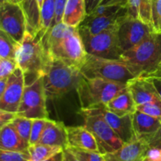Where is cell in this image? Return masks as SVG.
Returning <instances> with one entry per match:
<instances>
[{
	"mask_svg": "<svg viewBox=\"0 0 161 161\" xmlns=\"http://www.w3.org/2000/svg\"><path fill=\"white\" fill-rule=\"evenodd\" d=\"M42 39L52 58L71 67L81 69L87 53L78 27H71L61 22L52 26L42 36Z\"/></svg>",
	"mask_w": 161,
	"mask_h": 161,
	"instance_id": "6da1fadb",
	"label": "cell"
},
{
	"mask_svg": "<svg viewBox=\"0 0 161 161\" xmlns=\"http://www.w3.org/2000/svg\"><path fill=\"white\" fill-rule=\"evenodd\" d=\"M17 61L25 75V85L45 76L50 65V55L39 33L32 35L26 31L17 53Z\"/></svg>",
	"mask_w": 161,
	"mask_h": 161,
	"instance_id": "7a4b0ae2",
	"label": "cell"
},
{
	"mask_svg": "<svg viewBox=\"0 0 161 161\" xmlns=\"http://www.w3.org/2000/svg\"><path fill=\"white\" fill-rule=\"evenodd\" d=\"M120 60L132 66L140 76L149 78L161 67V33L153 32L142 42L124 51Z\"/></svg>",
	"mask_w": 161,
	"mask_h": 161,
	"instance_id": "3957f363",
	"label": "cell"
},
{
	"mask_svg": "<svg viewBox=\"0 0 161 161\" xmlns=\"http://www.w3.org/2000/svg\"><path fill=\"white\" fill-rule=\"evenodd\" d=\"M83 75L80 69L64 64L50 56V63L43 77L47 99H58L76 90Z\"/></svg>",
	"mask_w": 161,
	"mask_h": 161,
	"instance_id": "277c9868",
	"label": "cell"
},
{
	"mask_svg": "<svg viewBox=\"0 0 161 161\" xmlns=\"http://www.w3.org/2000/svg\"><path fill=\"white\" fill-rule=\"evenodd\" d=\"M80 71L86 78H101L125 84L140 76L132 66L121 60L107 59L88 53Z\"/></svg>",
	"mask_w": 161,
	"mask_h": 161,
	"instance_id": "5b68a950",
	"label": "cell"
},
{
	"mask_svg": "<svg viewBox=\"0 0 161 161\" xmlns=\"http://www.w3.org/2000/svg\"><path fill=\"white\" fill-rule=\"evenodd\" d=\"M127 84L101 78L83 77L76 91L82 108L106 105L115 96L127 88Z\"/></svg>",
	"mask_w": 161,
	"mask_h": 161,
	"instance_id": "8992f818",
	"label": "cell"
},
{
	"mask_svg": "<svg viewBox=\"0 0 161 161\" xmlns=\"http://www.w3.org/2000/svg\"><path fill=\"white\" fill-rule=\"evenodd\" d=\"M78 114L83 118V126L95 138L100 153H111L124 146V142L100 115L89 113L83 108L79 110Z\"/></svg>",
	"mask_w": 161,
	"mask_h": 161,
	"instance_id": "52a82bcc",
	"label": "cell"
},
{
	"mask_svg": "<svg viewBox=\"0 0 161 161\" xmlns=\"http://www.w3.org/2000/svg\"><path fill=\"white\" fill-rule=\"evenodd\" d=\"M47 100L43 78H39L31 84L25 85L17 112V116L31 119H48Z\"/></svg>",
	"mask_w": 161,
	"mask_h": 161,
	"instance_id": "ba28073f",
	"label": "cell"
},
{
	"mask_svg": "<svg viewBox=\"0 0 161 161\" xmlns=\"http://www.w3.org/2000/svg\"><path fill=\"white\" fill-rule=\"evenodd\" d=\"M118 29H110L95 35L80 32L88 54L107 59L120 60L123 50L118 40Z\"/></svg>",
	"mask_w": 161,
	"mask_h": 161,
	"instance_id": "9c48e42d",
	"label": "cell"
},
{
	"mask_svg": "<svg viewBox=\"0 0 161 161\" xmlns=\"http://www.w3.org/2000/svg\"><path fill=\"white\" fill-rule=\"evenodd\" d=\"M0 30L21 43L27 31V21L20 5L9 1L0 4Z\"/></svg>",
	"mask_w": 161,
	"mask_h": 161,
	"instance_id": "30bf717a",
	"label": "cell"
},
{
	"mask_svg": "<svg viewBox=\"0 0 161 161\" xmlns=\"http://www.w3.org/2000/svg\"><path fill=\"white\" fill-rule=\"evenodd\" d=\"M155 32L152 26L127 15L118 28V40L119 47L124 51L134 48Z\"/></svg>",
	"mask_w": 161,
	"mask_h": 161,
	"instance_id": "8fae6325",
	"label": "cell"
},
{
	"mask_svg": "<svg viewBox=\"0 0 161 161\" xmlns=\"http://www.w3.org/2000/svg\"><path fill=\"white\" fill-rule=\"evenodd\" d=\"M25 86V75L21 69L18 67L8 78L6 89L0 95V109L17 113Z\"/></svg>",
	"mask_w": 161,
	"mask_h": 161,
	"instance_id": "7c38bea8",
	"label": "cell"
},
{
	"mask_svg": "<svg viewBox=\"0 0 161 161\" xmlns=\"http://www.w3.org/2000/svg\"><path fill=\"white\" fill-rule=\"evenodd\" d=\"M83 109L86 110L89 113L100 115L117 134L124 144L136 139L132 124V115L119 116L110 112L105 105Z\"/></svg>",
	"mask_w": 161,
	"mask_h": 161,
	"instance_id": "4fadbf2b",
	"label": "cell"
},
{
	"mask_svg": "<svg viewBox=\"0 0 161 161\" xmlns=\"http://www.w3.org/2000/svg\"><path fill=\"white\" fill-rule=\"evenodd\" d=\"M127 15V7L125 6L114 14L97 17L86 16L83 23L78 27L79 31L89 35H95L106 30L118 29L121 22Z\"/></svg>",
	"mask_w": 161,
	"mask_h": 161,
	"instance_id": "5bb4252c",
	"label": "cell"
},
{
	"mask_svg": "<svg viewBox=\"0 0 161 161\" xmlns=\"http://www.w3.org/2000/svg\"><path fill=\"white\" fill-rule=\"evenodd\" d=\"M127 86L137 106L161 101L160 94L151 78L137 77L127 82Z\"/></svg>",
	"mask_w": 161,
	"mask_h": 161,
	"instance_id": "9a60e30c",
	"label": "cell"
},
{
	"mask_svg": "<svg viewBox=\"0 0 161 161\" xmlns=\"http://www.w3.org/2000/svg\"><path fill=\"white\" fill-rule=\"evenodd\" d=\"M149 146L146 142L135 139L125 143L120 149L104 155L105 161H138L146 156Z\"/></svg>",
	"mask_w": 161,
	"mask_h": 161,
	"instance_id": "2e32d148",
	"label": "cell"
},
{
	"mask_svg": "<svg viewBox=\"0 0 161 161\" xmlns=\"http://www.w3.org/2000/svg\"><path fill=\"white\" fill-rule=\"evenodd\" d=\"M132 124L137 139L144 140L147 142L161 127V118L154 117L136 110L132 114Z\"/></svg>",
	"mask_w": 161,
	"mask_h": 161,
	"instance_id": "e0dca14e",
	"label": "cell"
},
{
	"mask_svg": "<svg viewBox=\"0 0 161 161\" xmlns=\"http://www.w3.org/2000/svg\"><path fill=\"white\" fill-rule=\"evenodd\" d=\"M66 129L69 147L100 153L95 138L84 126L66 127Z\"/></svg>",
	"mask_w": 161,
	"mask_h": 161,
	"instance_id": "ac0fdd59",
	"label": "cell"
},
{
	"mask_svg": "<svg viewBox=\"0 0 161 161\" xmlns=\"http://www.w3.org/2000/svg\"><path fill=\"white\" fill-rule=\"evenodd\" d=\"M38 143L58 146L63 149L69 147L67 129L62 122L51 120L49 119L45 129Z\"/></svg>",
	"mask_w": 161,
	"mask_h": 161,
	"instance_id": "d6986e66",
	"label": "cell"
},
{
	"mask_svg": "<svg viewBox=\"0 0 161 161\" xmlns=\"http://www.w3.org/2000/svg\"><path fill=\"white\" fill-rule=\"evenodd\" d=\"M29 144L17 133L12 124H9L1 127L0 130V149L9 151H27Z\"/></svg>",
	"mask_w": 161,
	"mask_h": 161,
	"instance_id": "ffe728a7",
	"label": "cell"
},
{
	"mask_svg": "<svg viewBox=\"0 0 161 161\" xmlns=\"http://www.w3.org/2000/svg\"><path fill=\"white\" fill-rule=\"evenodd\" d=\"M11 3L20 5L26 17L27 31L32 35L40 31L41 11L37 0H8Z\"/></svg>",
	"mask_w": 161,
	"mask_h": 161,
	"instance_id": "44dd1931",
	"label": "cell"
},
{
	"mask_svg": "<svg viewBox=\"0 0 161 161\" xmlns=\"http://www.w3.org/2000/svg\"><path fill=\"white\" fill-rule=\"evenodd\" d=\"M105 107L110 112L119 116L132 115L137 110V105L127 86L115 96Z\"/></svg>",
	"mask_w": 161,
	"mask_h": 161,
	"instance_id": "7402d4cb",
	"label": "cell"
},
{
	"mask_svg": "<svg viewBox=\"0 0 161 161\" xmlns=\"http://www.w3.org/2000/svg\"><path fill=\"white\" fill-rule=\"evenodd\" d=\"M86 15V0H68L61 22L77 28L83 23Z\"/></svg>",
	"mask_w": 161,
	"mask_h": 161,
	"instance_id": "603a6c76",
	"label": "cell"
},
{
	"mask_svg": "<svg viewBox=\"0 0 161 161\" xmlns=\"http://www.w3.org/2000/svg\"><path fill=\"white\" fill-rule=\"evenodd\" d=\"M28 151L30 155L29 161H44L49 160L59 153L62 152L63 149L58 146L36 143L29 145Z\"/></svg>",
	"mask_w": 161,
	"mask_h": 161,
	"instance_id": "cb8c5ba5",
	"label": "cell"
},
{
	"mask_svg": "<svg viewBox=\"0 0 161 161\" xmlns=\"http://www.w3.org/2000/svg\"><path fill=\"white\" fill-rule=\"evenodd\" d=\"M20 47V42H17L7 33L0 30V58L17 60Z\"/></svg>",
	"mask_w": 161,
	"mask_h": 161,
	"instance_id": "d4e9b609",
	"label": "cell"
},
{
	"mask_svg": "<svg viewBox=\"0 0 161 161\" xmlns=\"http://www.w3.org/2000/svg\"><path fill=\"white\" fill-rule=\"evenodd\" d=\"M56 9V0H44L41 9V24L39 34L42 36L52 27Z\"/></svg>",
	"mask_w": 161,
	"mask_h": 161,
	"instance_id": "484cf974",
	"label": "cell"
},
{
	"mask_svg": "<svg viewBox=\"0 0 161 161\" xmlns=\"http://www.w3.org/2000/svg\"><path fill=\"white\" fill-rule=\"evenodd\" d=\"M11 124L15 128L17 133L22 137V138L29 144L31 125H32V119L17 116L14 119V121L11 123Z\"/></svg>",
	"mask_w": 161,
	"mask_h": 161,
	"instance_id": "4316f807",
	"label": "cell"
},
{
	"mask_svg": "<svg viewBox=\"0 0 161 161\" xmlns=\"http://www.w3.org/2000/svg\"><path fill=\"white\" fill-rule=\"evenodd\" d=\"M48 119H32L31 135H30L29 145L36 144L40 140L42 134L45 129Z\"/></svg>",
	"mask_w": 161,
	"mask_h": 161,
	"instance_id": "83f0119b",
	"label": "cell"
},
{
	"mask_svg": "<svg viewBox=\"0 0 161 161\" xmlns=\"http://www.w3.org/2000/svg\"><path fill=\"white\" fill-rule=\"evenodd\" d=\"M28 151H9L0 149V161H29Z\"/></svg>",
	"mask_w": 161,
	"mask_h": 161,
	"instance_id": "f1b7e54d",
	"label": "cell"
},
{
	"mask_svg": "<svg viewBox=\"0 0 161 161\" xmlns=\"http://www.w3.org/2000/svg\"><path fill=\"white\" fill-rule=\"evenodd\" d=\"M18 67L17 60L0 58V79H8Z\"/></svg>",
	"mask_w": 161,
	"mask_h": 161,
	"instance_id": "f546056e",
	"label": "cell"
},
{
	"mask_svg": "<svg viewBox=\"0 0 161 161\" xmlns=\"http://www.w3.org/2000/svg\"><path fill=\"white\" fill-rule=\"evenodd\" d=\"M69 148L81 161H105L104 155L100 153L84 150L74 147Z\"/></svg>",
	"mask_w": 161,
	"mask_h": 161,
	"instance_id": "4dcf8cb0",
	"label": "cell"
},
{
	"mask_svg": "<svg viewBox=\"0 0 161 161\" xmlns=\"http://www.w3.org/2000/svg\"><path fill=\"white\" fill-rule=\"evenodd\" d=\"M138 18L144 23L152 26V0L140 1Z\"/></svg>",
	"mask_w": 161,
	"mask_h": 161,
	"instance_id": "1f68e13d",
	"label": "cell"
},
{
	"mask_svg": "<svg viewBox=\"0 0 161 161\" xmlns=\"http://www.w3.org/2000/svg\"><path fill=\"white\" fill-rule=\"evenodd\" d=\"M152 26L155 32L161 33V0H152Z\"/></svg>",
	"mask_w": 161,
	"mask_h": 161,
	"instance_id": "d6a6232c",
	"label": "cell"
},
{
	"mask_svg": "<svg viewBox=\"0 0 161 161\" xmlns=\"http://www.w3.org/2000/svg\"><path fill=\"white\" fill-rule=\"evenodd\" d=\"M137 110L154 117L161 118V101L138 105Z\"/></svg>",
	"mask_w": 161,
	"mask_h": 161,
	"instance_id": "836d02e7",
	"label": "cell"
},
{
	"mask_svg": "<svg viewBox=\"0 0 161 161\" xmlns=\"http://www.w3.org/2000/svg\"><path fill=\"white\" fill-rule=\"evenodd\" d=\"M123 7L125 6H102V5H99L91 14L86 16H89L91 17H101V16L105 15H110V14H114L117 13L118 11Z\"/></svg>",
	"mask_w": 161,
	"mask_h": 161,
	"instance_id": "e575fe53",
	"label": "cell"
},
{
	"mask_svg": "<svg viewBox=\"0 0 161 161\" xmlns=\"http://www.w3.org/2000/svg\"><path fill=\"white\" fill-rule=\"evenodd\" d=\"M68 0H56V9H55V16L53 19L52 26L61 23L62 21L63 14H64V7Z\"/></svg>",
	"mask_w": 161,
	"mask_h": 161,
	"instance_id": "d590c367",
	"label": "cell"
},
{
	"mask_svg": "<svg viewBox=\"0 0 161 161\" xmlns=\"http://www.w3.org/2000/svg\"><path fill=\"white\" fill-rule=\"evenodd\" d=\"M140 1L141 0H128V2H127V14H128V16L134 17V18H138Z\"/></svg>",
	"mask_w": 161,
	"mask_h": 161,
	"instance_id": "8d00e7d4",
	"label": "cell"
},
{
	"mask_svg": "<svg viewBox=\"0 0 161 161\" xmlns=\"http://www.w3.org/2000/svg\"><path fill=\"white\" fill-rule=\"evenodd\" d=\"M17 116V113H12V112L0 109V127H2L6 124H11Z\"/></svg>",
	"mask_w": 161,
	"mask_h": 161,
	"instance_id": "74e56055",
	"label": "cell"
},
{
	"mask_svg": "<svg viewBox=\"0 0 161 161\" xmlns=\"http://www.w3.org/2000/svg\"><path fill=\"white\" fill-rule=\"evenodd\" d=\"M146 161H161V148H149L145 156Z\"/></svg>",
	"mask_w": 161,
	"mask_h": 161,
	"instance_id": "f35d334b",
	"label": "cell"
},
{
	"mask_svg": "<svg viewBox=\"0 0 161 161\" xmlns=\"http://www.w3.org/2000/svg\"><path fill=\"white\" fill-rule=\"evenodd\" d=\"M149 148H161V127L147 142Z\"/></svg>",
	"mask_w": 161,
	"mask_h": 161,
	"instance_id": "ab89813d",
	"label": "cell"
},
{
	"mask_svg": "<svg viewBox=\"0 0 161 161\" xmlns=\"http://www.w3.org/2000/svg\"><path fill=\"white\" fill-rule=\"evenodd\" d=\"M61 161H81L77 156L72 152L70 148L67 147L62 151V160Z\"/></svg>",
	"mask_w": 161,
	"mask_h": 161,
	"instance_id": "60d3db41",
	"label": "cell"
},
{
	"mask_svg": "<svg viewBox=\"0 0 161 161\" xmlns=\"http://www.w3.org/2000/svg\"><path fill=\"white\" fill-rule=\"evenodd\" d=\"M128 0H102L99 5L102 6H127Z\"/></svg>",
	"mask_w": 161,
	"mask_h": 161,
	"instance_id": "b9f144b4",
	"label": "cell"
},
{
	"mask_svg": "<svg viewBox=\"0 0 161 161\" xmlns=\"http://www.w3.org/2000/svg\"><path fill=\"white\" fill-rule=\"evenodd\" d=\"M102 0H86V13L87 15L91 14L100 4Z\"/></svg>",
	"mask_w": 161,
	"mask_h": 161,
	"instance_id": "7bdbcfd3",
	"label": "cell"
},
{
	"mask_svg": "<svg viewBox=\"0 0 161 161\" xmlns=\"http://www.w3.org/2000/svg\"><path fill=\"white\" fill-rule=\"evenodd\" d=\"M152 79L153 84L155 86L156 89L158 91L159 94H160L161 97V78H151Z\"/></svg>",
	"mask_w": 161,
	"mask_h": 161,
	"instance_id": "ee69618b",
	"label": "cell"
},
{
	"mask_svg": "<svg viewBox=\"0 0 161 161\" xmlns=\"http://www.w3.org/2000/svg\"><path fill=\"white\" fill-rule=\"evenodd\" d=\"M8 79H0V95L4 92L7 85Z\"/></svg>",
	"mask_w": 161,
	"mask_h": 161,
	"instance_id": "f6af8a7d",
	"label": "cell"
},
{
	"mask_svg": "<svg viewBox=\"0 0 161 161\" xmlns=\"http://www.w3.org/2000/svg\"><path fill=\"white\" fill-rule=\"evenodd\" d=\"M61 160H62V152L59 153L55 155L54 157H51V158L49 159V160H44V161H61Z\"/></svg>",
	"mask_w": 161,
	"mask_h": 161,
	"instance_id": "bcb514c9",
	"label": "cell"
},
{
	"mask_svg": "<svg viewBox=\"0 0 161 161\" xmlns=\"http://www.w3.org/2000/svg\"><path fill=\"white\" fill-rule=\"evenodd\" d=\"M149 78H161V67L157 72H155L153 75H151Z\"/></svg>",
	"mask_w": 161,
	"mask_h": 161,
	"instance_id": "7dc6e473",
	"label": "cell"
},
{
	"mask_svg": "<svg viewBox=\"0 0 161 161\" xmlns=\"http://www.w3.org/2000/svg\"><path fill=\"white\" fill-rule=\"evenodd\" d=\"M43 2H44V0H37V3H38V5H39V9H40V11H41V9H42V4H43Z\"/></svg>",
	"mask_w": 161,
	"mask_h": 161,
	"instance_id": "c3c4849f",
	"label": "cell"
},
{
	"mask_svg": "<svg viewBox=\"0 0 161 161\" xmlns=\"http://www.w3.org/2000/svg\"><path fill=\"white\" fill-rule=\"evenodd\" d=\"M8 0H0V4H3V3H4L5 2H7Z\"/></svg>",
	"mask_w": 161,
	"mask_h": 161,
	"instance_id": "681fc988",
	"label": "cell"
},
{
	"mask_svg": "<svg viewBox=\"0 0 161 161\" xmlns=\"http://www.w3.org/2000/svg\"><path fill=\"white\" fill-rule=\"evenodd\" d=\"M138 161H145V157H143L142 159H141V160H138Z\"/></svg>",
	"mask_w": 161,
	"mask_h": 161,
	"instance_id": "f907efd6",
	"label": "cell"
},
{
	"mask_svg": "<svg viewBox=\"0 0 161 161\" xmlns=\"http://www.w3.org/2000/svg\"><path fill=\"white\" fill-rule=\"evenodd\" d=\"M145 161H146V160H145Z\"/></svg>",
	"mask_w": 161,
	"mask_h": 161,
	"instance_id": "816d5d0a",
	"label": "cell"
}]
</instances>
